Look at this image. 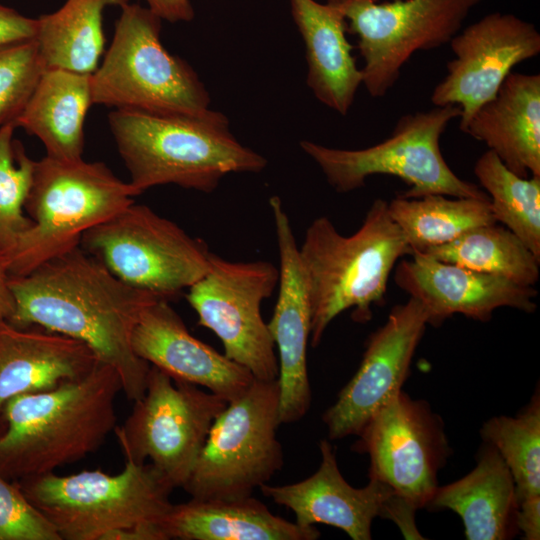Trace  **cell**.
<instances>
[{
  "instance_id": "6da1fadb",
  "label": "cell",
  "mask_w": 540,
  "mask_h": 540,
  "mask_svg": "<svg viewBox=\"0 0 540 540\" xmlns=\"http://www.w3.org/2000/svg\"><path fill=\"white\" fill-rule=\"evenodd\" d=\"M15 310L8 320L39 326L86 344L119 374L131 401L145 391L150 364L131 344L142 312L160 298L117 278L95 256L78 246L23 276H9Z\"/></svg>"
},
{
  "instance_id": "7a4b0ae2",
  "label": "cell",
  "mask_w": 540,
  "mask_h": 540,
  "mask_svg": "<svg viewBox=\"0 0 540 540\" xmlns=\"http://www.w3.org/2000/svg\"><path fill=\"white\" fill-rule=\"evenodd\" d=\"M118 372L99 362L84 376L13 397L4 408L0 475L14 482L85 458L117 426Z\"/></svg>"
},
{
  "instance_id": "3957f363",
  "label": "cell",
  "mask_w": 540,
  "mask_h": 540,
  "mask_svg": "<svg viewBox=\"0 0 540 540\" xmlns=\"http://www.w3.org/2000/svg\"><path fill=\"white\" fill-rule=\"evenodd\" d=\"M109 127L139 194L154 186L175 184L213 192L231 173H259L267 160L242 145L225 115L114 109Z\"/></svg>"
},
{
  "instance_id": "277c9868",
  "label": "cell",
  "mask_w": 540,
  "mask_h": 540,
  "mask_svg": "<svg viewBox=\"0 0 540 540\" xmlns=\"http://www.w3.org/2000/svg\"><path fill=\"white\" fill-rule=\"evenodd\" d=\"M405 255L412 251L383 199L373 201L349 236L326 216L314 219L299 246L311 308L310 344L318 346L329 324L349 309L354 321H369L372 306L384 300L392 269Z\"/></svg>"
},
{
  "instance_id": "5b68a950",
  "label": "cell",
  "mask_w": 540,
  "mask_h": 540,
  "mask_svg": "<svg viewBox=\"0 0 540 540\" xmlns=\"http://www.w3.org/2000/svg\"><path fill=\"white\" fill-rule=\"evenodd\" d=\"M139 195L102 162L35 161L24 209L33 226L4 257L9 276H23L78 246L89 229L113 217Z\"/></svg>"
},
{
  "instance_id": "8992f818",
  "label": "cell",
  "mask_w": 540,
  "mask_h": 540,
  "mask_svg": "<svg viewBox=\"0 0 540 540\" xmlns=\"http://www.w3.org/2000/svg\"><path fill=\"white\" fill-rule=\"evenodd\" d=\"M14 483L61 540H104L131 526L160 525L175 489L152 463L130 461L116 475L101 469L67 476L51 472Z\"/></svg>"
},
{
  "instance_id": "52a82bcc",
  "label": "cell",
  "mask_w": 540,
  "mask_h": 540,
  "mask_svg": "<svg viewBox=\"0 0 540 540\" xmlns=\"http://www.w3.org/2000/svg\"><path fill=\"white\" fill-rule=\"evenodd\" d=\"M112 42L91 74L93 104L114 109L199 114L210 97L196 72L161 43V18L149 8L121 7Z\"/></svg>"
},
{
  "instance_id": "ba28073f",
  "label": "cell",
  "mask_w": 540,
  "mask_h": 540,
  "mask_svg": "<svg viewBox=\"0 0 540 540\" xmlns=\"http://www.w3.org/2000/svg\"><path fill=\"white\" fill-rule=\"evenodd\" d=\"M457 105L403 115L391 135L364 149H338L302 140L301 149L319 166L329 185L347 193L365 185L372 175H393L410 186L400 196L432 194L489 200L478 185L459 178L445 161L440 138L449 123L460 118Z\"/></svg>"
},
{
  "instance_id": "9c48e42d",
  "label": "cell",
  "mask_w": 540,
  "mask_h": 540,
  "mask_svg": "<svg viewBox=\"0 0 540 540\" xmlns=\"http://www.w3.org/2000/svg\"><path fill=\"white\" fill-rule=\"evenodd\" d=\"M279 425L277 379L255 378L212 423L182 488L202 500L252 496L283 466Z\"/></svg>"
},
{
  "instance_id": "30bf717a",
  "label": "cell",
  "mask_w": 540,
  "mask_h": 540,
  "mask_svg": "<svg viewBox=\"0 0 540 540\" xmlns=\"http://www.w3.org/2000/svg\"><path fill=\"white\" fill-rule=\"evenodd\" d=\"M80 246L120 280L167 301L206 273L211 254L205 241L134 202L87 230Z\"/></svg>"
},
{
  "instance_id": "8fae6325",
  "label": "cell",
  "mask_w": 540,
  "mask_h": 540,
  "mask_svg": "<svg viewBox=\"0 0 540 540\" xmlns=\"http://www.w3.org/2000/svg\"><path fill=\"white\" fill-rule=\"evenodd\" d=\"M114 429L125 461L150 460L174 485L183 487L210 427L228 402L150 365L143 396Z\"/></svg>"
},
{
  "instance_id": "7c38bea8",
  "label": "cell",
  "mask_w": 540,
  "mask_h": 540,
  "mask_svg": "<svg viewBox=\"0 0 540 540\" xmlns=\"http://www.w3.org/2000/svg\"><path fill=\"white\" fill-rule=\"evenodd\" d=\"M278 282L279 268L269 261H229L211 252L206 273L186 294L198 325L220 339L226 357L259 380H276L279 372L274 341L261 314Z\"/></svg>"
},
{
  "instance_id": "4fadbf2b",
  "label": "cell",
  "mask_w": 540,
  "mask_h": 540,
  "mask_svg": "<svg viewBox=\"0 0 540 540\" xmlns=\"http://www.w3.org/2000/svg\"><path fill=\"white\" fill-rule=\"evenodd\" d=\"M329 2V1H328ZM482 0H348L340 8L348 31L358 37L363 58L362 84L383 97L397 82L404 64L419 50L438 48L460 31Z\"/></svg>"
},
{
  "instance_id": "5bb4252c",
  "label": "cell",
  "mask_w": 540,
  "mask_h": 540,
  "mask_svg": "<svg viewBox=\"0 0 540 540\" xmlns=\"http://www.w3.org/2000/svg\"><path fill=\"white\" fill-rule=\"evenodd\" d=\"M357 436L353 449L369 455V479L386 484L416 509L428 506L449 447L441 419L426 402L400 391Z\"/></svg>"
},
{
  "instance_id": "9a60e30c",
  "label": "cell",
  "mask_w": 540,
  "mask_h": 540,
  "mask_svg": "<svg viewBox=\"0 0 540 540\" xmlns=\"http://www.w3.org/2000/svg\"><path fill=\"white\" fill-rule=\"evenodd\" d=\"M449 44L454 58L433 89L431 102L459 106L462 129L495 96L514 66L540 53V33L514 14L493 12L459 31Z\"/></svg>"
},
{
  "instance_id": "2e32d148",
  "label": "cell",
  "mask_w": 540,
  "mask_h": 540,
  "mask_svg": "<svg viewBox=\"0 0 540 540\" xmlns=\"http://www.w3.org/2000/svg\"><path fill=\"white\" fill-rule=\"evenodd\" d=\"M427 324V313L414 298L391 309L385 324L369 336L358 370L323 414L331 440L358 435L401 391Z\"/></svg>"
},
{
  "instance_id": "e0dca14e",
  "label": "cell",
  "mask_w": 540,
  "mask_h": 540,
  "mask_svg": "<svg viewBox=\"0 0 540 540\" xmlns=\"http://www.w3.org/2000/svg\"><path fill=\"white\" fill-rule=\"evenodd\" d=\"M279 254V292L268 329L278 349L279 421L302 419L311 405L307 344L311 308L304 270L289 216L278 196L269 199Z\"/></svg>"
},
{
  "instance_id": "ac0fdd59",
  "label": "cell",
  "mask_w": 540,
  "mask_h": 540,
  "mask_svg": "<svg viewBox=\"0 0 540 540\" xmlns=\"http://www.w3.org/2000/svg\"><path fill=\"white\" fill-rule=\"evenodd\" d=\"M411 256L399 262L394 279L399 288L423 306L430 325L439 326L454 314L488 321L500 307L527 313L537 308V290L533 286L422 254Z\"/></svg>"
},
{
  "instance_id": "d6986e66",
  "label": "cell",
  "mask_w": 540,
  "mask_h": 540,
  "mask_svg": "<svg viewBox=\"0 0 540 540\" xmlns=\"http://www.w3.org/2000/svg\"><path fill=\"white\" fill-rule=\"evenodd\" d=\"M131 344L135 354L150 365L227 402L240 396L255 379L249 370L191 335L167 300L159 299L142 312Z\"/></svg>"
},
{
  "instance_id": "ffe728a7",
  "label": "cell",
  "mask_w": 540,
  "mask_h": 540,
  "mask_svg": "<svg viewBox=\"0 0 540 540\" xmlns=\"http://www.w3.org/2000/svg\"><path fill=\"white\" fill-rule=\"evenodd\" d=\"M321 463L308 478L288 485L262 484L261 493L278 505L290 509L301 527L326 524L344 531L353 540H370L371 525L385 518L395 495L390 487L370 479L363 488H355L342 476L331 443H319Z\"/></svg>"
},
{
  "instance_id": "44dd1931",
  "label": "cell",
  "mask_w": 540,
  "mask_h": 540,
  "mask_svg": "<svg viewBox=\"0 0 540 540\" xmlns=\"http://www.w3.org/2000/svg\"><path fill=\"white\" fill-rule=\"evenodd\" d=\"M100 360L83 342L39 326L20 328L0 318V435L13 397L80 378Z\"/></svg>"
},
{
  "instance_id": "7402d4cb",
  "label": "cell",
  "mask_w": 540,
  "mask_h": 540,
  "mask_svg": "<svg viewBox=\"0 0 540 540\" xmlns=\"http://www.w3.org/2000/svg\"><path fill=\"white\" fill-rule=\"evenodd\" d=\"M461 131L518 176H540V75L511 72Z\"/></svg>"
},
{
  "instance_id": "603a6c76",
  "label": "cell",
  "mask_w": 540,
  "mask_h": 540,
  "mask_svg": "<svg viewBox=\"0 0 540 540\" xmlns=\"http://www.w3.org/2000/svg\"><path fill=\"white\" fill-rule=\"evenodd\" d=\"M290 5L306 48L307 85L321 103L345 116L362 84L346 37V18L330 2L290 0Z\"/></svg>"
},
{
  "instance_id": "cb8c5ba5",
  "label": "cell",
  "mask_w": 540,
  "mask_h": 540,
  "mask_svg": "<svg viewBox=\"0 0 540 540\" xmlns=\"http://www.w3.org/2000/svg\"><path fill=\"white\" fill-rule=\"evenodd\" d=\"M165 539L315 540L320 532L274 515L252 496L235 500L191 498L172 504L160 523Z\"/></svg>"
},
{
  "instance_id": "d4e9b609",
  "label": "cell",
  "mask_w": 540,
  "mask_h": 540,
  "mask_svg": "<svg viewBox=\"0 0 540 540\" xmlns=\"http://www.w3.org/2000/svg\"><path fill=\"white\" fill-rule=\"evenodd\" d=\"M430 509L457 513L467 540H503L518 528V501L513 477L497 449L488 443L476 467L463 478L437 487Z\"/></svg>"
},
{
  "instance_id": "484cf974",
  "label": "cell",
  "mask_w": 540,
  "mask_h": 540,
  "mask_svg": "<svg viewBox=\"0 0 540 540\" xmlns=\"http://www.w3.org/2000/svg\"><path fill=\"white\" fill-rule=\"evenodd\" d=\"M91 95V74L46 69L14 124L36 136L46 156L59 160L82 158L84 122Z\"/></svg>"
},
{
  "instance_id": "4316f807",
  "label": "cell",
  "mask_w": 540,
  "mask_h": 540,
  "mask_svg": "<svg viewBox=\"0 0 540 540\" xmlns=\"http://www.w3.org/2000/svg\"><path fill=\"white\" fill-rule=\"evenodd\" d=\"M129 0H66L57 11L37 18L35 39L47 69L92 74L104 51L103 10Z\"/></svg>"
},
{
  "instance_id": "83f0119b",
  "label": "cell",
  "mask_w": 540,
  "mask_h": 540,
  "mask_svg": "<svg viewBox=\"0 0 540 540\" xmlns=\"http://www.w3.org/2000/svg\"><path fill=\"white\" fill-rule=\"evenodd\" d=\"M388 211L412 254L451 242L473 228L496 223L489 200L442 194L414 199L398 196L388 203Z\"/></svg>"
},
{
  "instance_id": "f1b7e54d",
  "label": "cell",
  "mask_w": 540,
  "mask_h": 540,
  "mask_svg": "<svg viewBox=\"0 0 540 540\" xmlns=\"http://www.w3.org/2000/svg\"><path fill=\"white\" fill-rule=\"evenodd\" d=\"M414 254L498 275L523 286H534L539 279L540 260L515 234L496 223L473 228L451 242Z\"/></svg>"
},
{
  "instance_id": "f546056e",
  "label": "cell",
  "mask_w": 540,
  "mask_h": 540,
  "mask_svg": "<svg viewBox=\"0 0 540 540\" xmlns=\"http://www.w3.org/2000/svg\"><path fill=\"white\" fill-rule=\"evenodd\" d=\"M474 174L486 190L495 221L540 260V176H518L490 150L477 159Z\"/></svg>"
},
{
  "instance_id": "4dcf8cb0",
  "label": "cell",
  "mask_w": 540,
  "mask_h": 540,
  "mask_svg": "<svg viewBox=\"0 0 540 540\" xmlns=\"http://www.w3.org/2000/svg\"><path fill=\"white\" fill-rule=\"evenodd\" d=\"M482 437L493 445L515 484L518 503L540 497V399L534 394L529 405L517 416H498L482 427Z\"/></svg>"
},
{
  "instance_id": "1f68e13d",
  "label": "cell",
  "mask_w": 540,
  "mask_h": 540,
  "mask_svg": "<svg viewBox=\"0 0 540 540\" xmlns=\"http://www.w3.org/2000/svg\"><path fill=\"white\" fill-rule=\"evenodd\" d=\"M14 123L0 127V255L5 257L32 226L24 205L33 182L35 161L14 139Z\"/></svg>"
},
{
  "instance_id": "d6a6232c",
  "label": "cell",
  "mask_w": 540,
  "mask_h": 540,
  "mask_svg": "<svg viewBox=\"0 0 540 540\" xmlns=\"http://www.w3.org/2000/svg\"><path fill=\"white\" fill-rule=\"evenodd\" d=\"M46 69L35 38L0 45V127L15 122Z\"/></svg>"
},
{
  "instance_id": "836d02e7",
  "label": "cell",
  "mask_w": 540,
  "mask_h": 540,
  "mask_svg": "<svg viewBox=\"0 0 540 540\" xmlns=\"http://www.w3.org/2000/svg\"><path fill=\"white\" fill-rule=\"evenodd\" d=\"M0 540H61L15 483L1 475Z\"/></svg>"
},
{
  "instance_id": "e575fe53",
  "label": "cell",
  "mask_w": 540,
  "mask_h": 540,
  "mask_svg": "<svg viewBox=\"0 0 540 540\" xmlns=\"http://www.w3.org/2000/svg\"><path fill=\"white\" fill-rule=\"evenodd\" d=\"M37 19L21 15L16 10L0 5V45L33 39Z\"/></svg>"
},
{
  "instance_id": "d590c367",
  "label": "cell",
  "mask_w": 540,
  "mask_h": 540,
  "mask_svg": "<svg viewBox=\"0 0 540 540\" xmlns=\"http://www.w3.org/2000/svg\"><path fill=\"white\" fill-rule=\"evenodd\" d=\"M516 525L518 530L523 532L524 539L538 540L540 538V497L518 503Z\"/></svg>"
},
{
  "instance_id": "8d00e7d4",
  "label": "cell",
  "mask_w": 540,
  "mask_h": 540,
  "mask_svg": "<svg viewBox=\"0 0 540 540\" xmlns=\"http://www.w3.org/2000/svg\"><path fill=\"white\" fill-rule=\"evenodd\" d=\"M148 8L169 22L191 21L194 10L190 0H145Z\"/></svg>"
},
{
  "instance_id": "74e56055",
  "label": "cell",
  "mask_w": 540,
  "mask_h": 540,
  "mask_svg": "<svg viewBox=\"0 0 540 540\" xmlns=\"http://www.w3.org/2000/svg\"><path fill=\"white\" fill-rule=\"evenodd\" d=\"M9 274L4 257L0 255V318L10 320L15 303L9 288Z\"/></svg>"
},
{
  "instance_id": "f35d334b",
  "label": "cell",
  "mask_w": 540,
  "mask_h": 540,
  "mask_svg": "<svg viewBox=\"0 0 540 540\" xmlns=\"http://www.w3.org/2000/svg\"><path fill=\"white\" fill-rule=\"evenodd\" d=\"M329 2H332V3H340V2H344V1H348V0H328ZM373 1H377V0H373Z\"/></svg>"
}]
</instances>
